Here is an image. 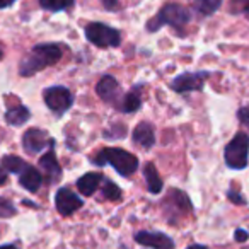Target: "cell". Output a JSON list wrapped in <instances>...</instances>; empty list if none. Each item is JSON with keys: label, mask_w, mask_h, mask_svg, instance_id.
I'll return each instance as SVG.
<instances>
[{"label": "cell", "mask_w": 249, "mask_h": 249, "mask_svg": "<svg viewBox=\"0 0 249 249\" xmlns=\"http://www.w3.org/2000/svg\"><path fill=\"white\" fill-rule=\"evenodd\" d=\"M62 58V48L55 43H39L19 63V73L22 77H33L41 70L55 65Z\"/></svg>", "instance_id": "obj_1"}, {"label": "cell", "mask_w": 249, "mask_h": 249, "mask_svg": "<svg viewBox=\"0 0 249 249\" xmlns=\"http://www.w3.org/2000/svg\"><path fill=\"white\" fill-rule=\"evenodd\" d=\"M90 162L94 166H111L120 176L128 178L139 169V157L126 152L123 149H103L101 152L90 156Z\"/></svg>", "instance_id": "obj_2"}, {"label": "cell", "mask_w": 249, "mask_h": 249, "mask_svg": "<svg viewBox=\"0 0 249 249\" xmlns=\"http://www.w3.org/2000/svg\"><path fill=\"white\" fill-rule=\"evenodd\" d=\"M2 167L12 174H19V184L29 193H36L43 184V176L36 167L29 166L28 162L18 156H4L2 157Z\"/></svg>", "instance_id": "obj_3"}, {"label": "cell", "mask_w": 249, "mask_h": 249, "mask_svg": "<svg viewBox=\"0 0 249 249\" xmlns=\"http://www.w3.org/2000/svg\"><path fill=\"white\" fill-rule=\"evenodd\" d=\"M191 21L190 9L183 7L179 4H166L154 19L147 22V31L157 33L162 26H171L174 29H183Z\"/></svg>", "instance_id": "obj_4"}, {"label": "cell", "mask_w": 249, "mask_h": 249, "mask_svg": "<svg viewBox=\"0 0 249 249\" xmlns=\"http://www.w3.org/2000/svg\"><path fill=\"white\" fill-rule=\"evenodd\" d=\"M224 159L231 169H244L249 162V135L244 132L235 133V137L225 145Z\"/></svg>", "instance_id": "obj_5"}, {"label": "cell", "mask_w": 249, "mask_h": 249, "mask_svg": "<svg viewBox=\"0 0 249 249\" xmlns=\"http://www.w3.org/2000/svg\"><path fill=\"white\" fill-rule=\"evenodd\" d=\"M86 38L89 43L99 48H116L121 45V35L118 29L104 24V22H90L86 26Z\"/></svg>", "instance_id": "obj_6"}, {"label": "cell", "mask_w": 249, "mask_h": 249, "mask_svg": "<svg viewBox=\"0 0 249 249\" xmlns=\"http://www.w3.org/2000/svg\"><path fill=\"white\" fill-rule=\"evenodd\" d=\"M43 99L55 116H63L73 104V94L63 86H52L43 90Z\"/></svg>", "instance_id": "obj_7"}, {"label": "cell", "mask_w": 249, "mask_h": 249, "mask_svg": "<svg viewBox=\"0 0 249 249\" xmlns=\"http://www.w3.org/2000/svg\"><path fill=\"white\" fill-rule=\"evenodd\" d=\"M210 77L207 70H200V72H184L179 73L171 80V89L176 92H191V90H201L203 89L205 80Z\"/></svg>", "instance_id": "obj_8"}, {"label": "cell", "mask_w": 249, "mask_h": 249, "mask_svg": "<svg viewBox=\"0 0 249 249\" xmlns=\"http://www.w3.org/2000/svg\"><path fill=\"white\" fill-rule=\"evenodd\" d=\"M22 147L28 154H39L45 149L55 147V140L41 128H29L22 135Z\"/></svg>", "instance_id": "obj_9"}, {"label": "cell", "mask_w": 249, "mask_h": 249, "mask_svg": "<svg viewBox=\"0 0 249 249\" xmlns=\"http://www.w3.org/2000/svg\"><path fill=\"white\" fill-rule=\"evenodd\" d=\"M55 207L60 215L70 217V215L75 213L79 208L84 207V200L80 196H77L70 188L63 186V188H60L55 195Z\"/></svg>", "instance_id": "obj_10"}, {"label": "cell", "mask_w": 249, "mask_h": 249, "mask_svg": "<svg viewBox=\"0 0 249 249\" xmlns=\"http://www.w3.org/2000/svg\"><path fill=\"white\" fill-rule=\"evenodd\" d=\"M96 92L104 103L113 104L114 107H118V104L121 103V97H123V92L120 89V84L114 79L113 75H104L101 77V80L96 86Z\"/></svg>", "instance_id": "obj_11"}, {"label": "cell", "mask_w": 249, "mask_h": 249, "mask_svg": "<svg viewBox=\"0 0 249 249\" xmlns=\"http://www.w3.org/2000/svg\"><path fill=\"white\" fill-rule=\"evenodd\" d=\"M39 167L43 171V178L50 184L58 183L62 179V166L55 156V147H52L46 150V154H43V157L39 159Z\"/></svg>", "instance_id": "obj_12"}, {"label": "cell", "mask_w": 249, "mask_h": 249, "mask_svg": "<svg viewBox=\"0 0 249 249\" xmlns=\"http://www.w3.org/2000/svg\"><path fill=\"white\" fill-rule=\"evenodd\" d=\"M135 241L142 246L152 249H174V241L169 235L162 234V232H149V231H140L135 234Z\"/></svg>", "instance_id": "obj_13"}, {"label": "cell", "mask_w": 249, "mask_h": 249, "mask_svg": "<svg viewBox=\"0 0 249 249\" xmlns=\"http://www.w3.org/2000/svg\"><path fill=\"white\" fill-rule=\"evenodd\" d=\"M133 142L145 150L152 149L156 145V130H154V124L149 123V121H142V123L137 124V128L133 130Z\"/></svg>", "instance_id": "obj_14"}, {"label": "cell", "mask_w": 249, "mask_h": 249, "mask_svg": "<svg viewBox=\"0 0 249 249\" xmlns=\"http://www.w3.org/2000/svg\"><path fill=\"white\" fill-rule=\"evenodd\" d=\"M142 90L143 86H133L132 89L126 94H123L121 97V103L118 104L116 109H120L121 113H135L142 107Z\"/></svg>", "instance_id": "obj_15"}, {"label": "cell", "mask_w": 249, "mask_h": 249, "mask_svg": "<svg viewBox=\"0 0 249 249\" xmlns=\"http://www.w3.org/2000/svg\"><path fill=\"white\" fill-rule=\"evenodd\" d=\"M103 179H104V174L87 173L77 179V190H79V193H82L84 196H90V195L96 193L97 188L103 184Z\"/></svg>", "instance_id": "obj_16"}, {"label": "cell", "mask_w": 249, "mask_h": 249, "mask_svg": "<svg viewBox=\"0 0 249 249\" xmlns=\"http://www.w3.org/2000/svg\"><path fill=\"white\" fill-rule=\"evenodd\" d=\"M29 118H31V111L26 106H22L19 99L16 101L14 106H9L7 113H5V121L11 126H22L26 121H29Z\"/></svg>", "instance_id": "obj_17"}, {"label": "cell", "mask_w": 249, "mask_h": 249, "mask_svg": "<svg viewBox=\"0 0 249 249\" xmlns=\"http://www.w3.org/2000/svg\"><path fill=\"white\" fill-rule=\"evenodd\" d=\"M143 178L147 181V188H149V193L157 195L162 191V179H160L159 173H157L156 166L152 162H147L145 167H143Z\"/></svg>", "instance_id": "obj_18"}, {"label": "cell", "mask_w": 249, "mask_h": 249, "mask_svg": "<svg viewBox=\"0 0 249 249\" xmlns=\"http://www.w3.org/2000/svg\"><path fill=\"white\" fill-rule=\"evenodd\" d=\"M222 0H193V9L196 14L208 18V16L215 14L220 9Z\"/></svg>", "instance_id": "obj_19"}, {"label": "cell", "mask_w": 249, "mask_h": 249, "mask_svg": "<svg viewBox=\"0 0 249 249\" xmlns=\"http://www.w3.org/2000/svg\"><path fill=\"white\" fill-rule=\"evenodd\" d=\"M38 2L48 12H62L73 5V0H38Z\"/></svg>", "instance_id": "obj_20"}, {"label": "cell", "mask_w": 249, "mask_h": 249, "mask_svg": "<svg viewBox=\"0 0 249 249\" xmlns=\"http://www.w3.org/2000/svg\"><path fill=\"white\" fill-rule=\"evenodd\" d=\"M103 195L106 200L109 201H118L121 198V190L118 184H114L111 179H103Z\"/></svg>", "instance_id": "obj_21"}, {"label": "cell", "mask_w": 249, "mask_h": 249, "mask_svg": "<svg viewBox=\"0 0 249 249\" xmlns=\"http://www.w3.org/2000/svg\"><path fill=\"white\" fill-rule=\"evenodd\" d=\"M16 213H18V210H16L14 203L7 198L0 196V218H11Z\"/></svg>", "instance_id": "obj_22"}, {"label": "cell", "mask_w": 249, "mask_h": 249, "mask_svg": "<svg viewBox=\"0 0 249 249\" xmlns=\"http://www.w3.org/2000/svg\"><path fill=\"white\" fill-rule=\"evenodd\" d=\"M124 135H126V126L121 123H114L113 126H111V130L104 132V137L109 140H120V139H123Z\"/></svg>", "instance_id": "obj_23"}, {"label": "cell", "mask_w": 249, "mask_h": 249, "mask_svg": "<svg viewBox=\"0 0 249 249\" xmlns=\"http://www.w3.org/2000/svg\"><path fill=\"white\" fill-rule=\"evenodd\" d=\"M229 11L235 14H249V0H231Z\"/></svg>", "instance_id": "obj_24"}, {"label": "cell", "mask_w": 249, "mask_h": 249, "mask_svg": "<svg viewBox=\"0 0 249 249\" xmlns=\"http://www.w3.org/2000/svg\"><path fill=\"white\" fill-rule=\"evenodd\" d=\"M227 198L235 205H246V203H248V201H246V198H242L241 195H239V191L234 190V188H231V190L227 191Z\"/></svg>", "instance_id": "obj_25"}, {"label": "cell", "mask_w": 249, "mask_h": 249, "mask_svg": "<svg viewBox=\"0 0 249 249\" xmlns=\"http://www.w3.org/2000/svg\"><path fill=\"white\" fill-rule=\"evenodd\" d=\"M237 118H239V121H241L242 124H246V126H249V106H242V107H239V111H237Z\"/></svg>", "instance_id": "obj_26"}, {"label": "cell", "mask_w": 249, "mask_h": 249, "mask_svg": "<svg viewBox=\"0 0 249 249\" xmlns=\"http://www.w3.org/2000/svg\"><path fill=\"white\" fill-rule=\"evenodd\" d=\"M106 11H120V0H101Z\"/></svg>", "instance_id": "obj_27"}, {"label": "cell", "mask_w": 249, "mask_h": 249, "mask_svg": "<svg viewBox=\"0 0 249 249\" xmlns=\"http://www.w3.org/2000/svg\"><path fill=\"white\" fill-rule=\"evenodd\" d=\"M234 239H235L237 242L248 241V239H249V232H248V231H244V229H237V231H235V234H234Z\"/></svg>", "instance_id": "obj_28"}, {"label": "cell", "mask_w": 249, "mask_h": 249, "mask_svg": "<svg viewBox=\"0 0 249 249\" xmlns=\"http://www.w3.org/2000/svg\"><path fill=\"white\" fill-rule=\"evenodd\" d=\"M5 183H7V171L0 166V186H4Z\"/></svg>", "instance_id": "obj_29"}, {"label": "cell", "mask_w": 249, "mask_h": 249, "mask_svg": "<svg viewBox=\"0 0 249 249\" xmlns=\"http://www.w3.org/2000/svg\"><path fill=\"white\" fill-rule=\"evenodd\" d=\"M16 0H0V9H7L14 4Z\"/></svg>", "instance_id": "obj_30"}, {"label": "cell", "mask_w": 249, "mask_h": 249, "mask_svg": "<svg viewBox=\"0 0 249 249\" xmlns=\"http://www.w3.org/2000/svg\"><path fill=\"white\" fill-rule=\"evenodd\" d=\"M186 249H208V248L203 244H191V246H188Z\"/></svg>", "instance_id": "obj_31"}, {"label": "cell", "mask_w": 249, "mask_h": 249, "mask_svg": "<svg viewBox=\"0 0 249 249\" xmlns=\"http://www.w3.org/2000/svg\"><path fill=\"white\" fill-rule=\"evenodd\" d=\"M0 249H19V246H16V244H5V246H0Z\"/></svg>", "instance_id": "obj_32"}, {"label": "cell", "mask_w": 249, "mask_h": 249, "mask_svg": "<svg viewBox=\"0 0 249 249\" xmlns=\"http://www.w3.org/2000/svg\"><path fill=\"white\" fill-rule=\"evenodd\" d=\"M4 58V50H2V46H0V60Z\"/></svg>", "instance_id": "obj_33"}]
</instances>
